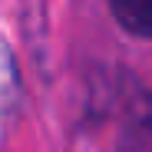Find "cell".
I'll return each instance as SVG.
<instances>
[{
	"label": "cell",
	"mask_w": 152,
	"mask_h": 152,
	"mask_svg": "<svg viewBox=\"0 0 152 152\" xmlns=\"http://www.w3.org/2000/svg\"><path fill=\"white\" fill-rule=\"evenodd\" d=\"M116 20L132 37L152 40V0H109Z\"/></svg>",
	"instance_id": "2"
},
{
	"label": "cell",
	"mask_w": 152,
	"mask_h": 152,
	"mask_svg": "<svg viewBox=\"0 0 152 152\" xmlns=\"http://www.w3.org/2000/svg\"><path fill=\"white\" fill-rule=\"evenodd\" d=\"M17 106H20V69L10 43L0 37V145H4L7 129L17 116Z\"/></svg>",
	"instance_id": "1"
}]
</instances>
